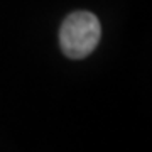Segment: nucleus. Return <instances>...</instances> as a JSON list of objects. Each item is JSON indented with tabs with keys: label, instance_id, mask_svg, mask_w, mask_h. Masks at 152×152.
<instances>
[{
	"label": "nucleus",
	"instance_id": "f257e3e1",
	"mask_svg": "<svg viewBox=\"0 0 152 152\" xmlns=\"http://www.w3.org/2000/svg\"><path fill=\"white\" fill-rule=\"evenodd\" d=\"M102 37V26L95 14L76 10L64 19L59 31L61 51L71 59H83L91 54Z\"/></svg>",
	"mask_w": 152,
	"mask_h": 152
}]
</instances>
